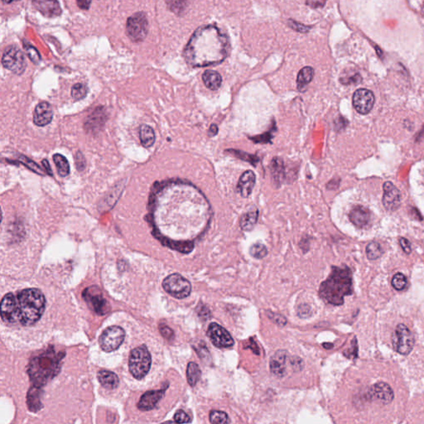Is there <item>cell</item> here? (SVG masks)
Segmentation results:
<instances>
[{
    "label": "cell",
    "mask_w": 424,
    "mask_h": 424,
    "mask_svg": "<svg viewBox=\"0 0 424 424\" xmlns=\"http://www.w3.org/2000/svg\"><path fill=\"white\" fill-rule=\"evenodd\" d=\"M368 397L383 404H389L394 400L395 394L387 383L378 382L371 387L368 393Z\"/></svg>",
    "instance_id": "cell-15"
},
{
    "label": "cell",
    "mask_w": 424,
    "mask_h": 424,
    "mask_svg": "<svg viewBox=\"0 0 424 424\" xmlns=\"http://www.w3.org/2000/svg\"><path fill=\"white\" fill-rule=\"evenodd\" d=\"M166 389L148 391L142 395L140 402L138 403V408L142 411L152 410L155 408L157 403L164 398Z\"/></svg>",
    "instance_id": "cell-21"
},
{
    "label": "cell",
    "mask_w": 424,
    "mask_h": 424,
    "mask_svg": "<svg viewBox=\"0 0 424 424\" xmlns=\"http://www.w3.org/2000/svg\"><path fill=\"white\" fill-rule=\"evenodd\" d=\"M84 300L88 304L90 308L98 315H105L110 310L107 300L103 297L102 292L96 286H92L85 289L83 293Z\"/></svg>",
    "instance_id": "cell-12"
},
{
    "label": "cell",
    "mask_w": 424,
    "mask_h": 424,
    "mask_svg": "<svg viewBox=\"0 0 424 424\" xmlns=\"http://www.w3.org/2000/svg\"><path fill=\"white\" fill-rule=\"evenodd\" d=\"M303 360H301L300 358H298V357H293V359L291 360V365H292V367L293 368V370L295 371H299L303 369Z\"/></svg>",
    "instance_id": "cell-48"
},
{
    "label": "cell",
    "mask_w": 424,
    "mask_h": 424,
    "mask_svg": "<svg viewBox=\"0 0 424 424\" xmlns=\"http://www.w3.org/2000/svg\"><path fill=\"white\" fill-rule=\"evenodd\" d=\"M256 177L253 171L249 170L244 172L239 178V183L237 184L236 191L242 196L246 198L252 192L255 185Z\"/></svg>",
    "instance_id": "cell-22"
},
{
    "label": "cell",
    "mask_w": 424,
    "mask_h": 424,
    "mask_svg": "<svg viewBox=\"0 0 424 424\" xmlns=\"http://www.w3.org/2000/svg\"><path fill=\"white\" fill-rule=\"evenodd\" d=\"M218 132V128L215 124H212V126L210 128L209 133H208V135L212 137V136H214V135H216Z\"/></svg>",
    "instance_id": "cell-53"
},
{
    "label": "cell",
    "mask_w": 424,
    "mask_h": 424,
    "mask_svg": "<svg viewBox=\"0 0 424 424\" xmlns=\"http://www.w3.org/2000/svg\"><path fill=\"white\" fill-rule=\"evenodd\" d=\"M210 422L214 424H226L231 423V420L225 412L220 410H212L210 413Z\"/></svg>",
    "instance_id": "cell-33"
},
{
    "label": "cell",
    "mask_w": 424,
    "mask_h": 424,
    "mask_svg": "<svg viewBox=\"0 0 424 424\" xmlns=\"http://www.w3.org/2000/svg\"><path fill=\"white\" fill-rule=\"evenodd\" d=\"M306 3L311 8H320V7L324 6L326 3V0H306Z\"/></svg>",
    "instance_id": "cell-50"
},
{
    "label": "cell",
    "mask_w": 424,
    "mask_h": 424,
    "mask_svg": "<svg viewBox=\"0 0 424 424\" xmlns=\"http://www.w3.org/2000/svg\"><path fill=\"white\" fill-rule=\"evenodd\" d=\"M40 387L34 386L32 387V389H30L28 395H27V404L30 410L32 412L40 409L41 408V399L40 392L41 390L39 389Z\"/></svg>",
    "instance_id": "cell-28"
},
{
    "label": "cell",
    "mask_w": 424,
    "mask_h": 424,
    "mask_svg": "<svg viewBox=\"0 0 424 424\" xmlns=\"http://www.w3.org/2000/svg\"><path fill=\"white\" fill-rule=\"evenodd\" d=\"M375 95L367 89H359L353 94V105L358 113L367 115L373 109Z\"/></svg>",
    "instance_id": "cell-14"
},
{
    "label": "cell",
    "mask_w": 424,
    "mask_h": 424,
    "mask_svg": "<svg viewBox=\"0 0 424 424\" xmlns=\"http://www.w3.org/2000/svg\"><path fill=\"white\" fill-rule=\"evenodd\" d=\"M310 313H311V308H310V306H307L306 304L302 305V306H300V307H299V309H298V315H299V317H308Z\"/></svg>",
    "instance_id": "cell-49"
},
{
    "label": "cell",
    "mask_w": 424,
    "mask_h": 424,
    "mask_svg": "<svg viewBox=\"0 0 424 424\" xmlns=\"http://www.w3.org/2000/svg\"><path fill=\"white\" fill-rule=\"evenodd\" d=\"M202 376V372L198 365L195 362H190L187 368V378L188 384L194 387L197 384Z\"/></svg>",
    "instance_id": "cell-30"
},
{
    "label": "cell",
    "mask_w": 424,
    "mask_h": 424,
    "mask_svg": "<svg viewBox=\"0 0 424 424\" xmlns=\"http://www.w3.org/2000/svg\"><path fill=\"white\" fill-rule=\"evenodd\" d=\"M391 283H392V286L395 289L397 290V291H402L405 288L408 281L403 274L398 273V274H395V276L393 277Z\"/></svg>",
    "instance_id": "cell-35"
},
{
    "label": "cell",
    "mask_w": 424,
    "mask_h": 424,
    "mask_svg": "<svg viewBox=\"0 0 424 424\" xmlns=\"http://www.w3.org/2000/svg\"><path fill=\"white\" fill-rule=\"evenodd\" d=\"M383 254L380 244L377 242H371L366 247V255L370 260H376L379 258Z\"/></svg>",
    "instance_id": "cell-32"
},
{
    "label": "cell",
    "mask_w": 424,
    "mask_h": 424,
    "mask_svg": "<svg viewBox=\"0 0 424 424\" xmlns=\"http://www.w3.org/2000/svg\"><path fill=\"white\" fill-rule=\"evenodd\" d=\"M148 32V22L143 13H137L129 17L127 21V35L133 42L143 40Z\"/></svg>",
    "instance_id": "cell-10"
},
{
    "label": "cell",
    "mask_w": 424,
    "mask_h": 424,
    "mask_svg": "<svg viewBox=\"0 0 424 424\" xmlns=\"http://www.w3.org/2000/svg\"><path fill=\"white\" fill-rule=\"evenodd\" d=\"M423 14H424V7H423Z\"/></svg>",
    "instance_id": "cell-57"
},
{
    "label": "cell",
    "mask_w": 424,
    "mask_h": 424,
    "mask_svg": "<svg viewBox=\"0 0 424 424\" xmlns=\"http://www.w3.org/2000/svg\"><path fill=\"white\" fill-rule=\"evenodd\" d=\"M250 253L254 258L260 259L264 258L266 255H268V250L264 244L257 243V244H253L252 246L250 247Z\"/></svg>",
    "instance_id": "cell-34"
},
{
    "label": "cell",
    "mask_w": 424,
    "mask_h": 424,
    "mask_svg": "<svg viewBox=\"0 0 424 424\" xmlns=\"http://www.w3.org/2000/svg\"><path fill=\"white\" fill-rule=\"evenodd\" d=\"M293 23V24H291V26L293 27V29L297 30V31H299V32H306L308 31V28L307 27H305V26H303V25L298 24L297 23H294V22H292Z\"/></svg>",
    "instance_id": "cell-52"
},
{
    "label": "cell",
    "mask_w": 424,
    "mask_h": 424,
    "mask_svg": "<svg viewBox=\"0 0 424 424\" xmlns=\"http://www.w3.org/2000/svg\"><path fill=\"white\" fill-rule=\"evenodd\" d=\"M361 81V77L359 74H355L352 77L347 79H341V81L344 85H350V84L359 83Z\"/></svg>",
    "instance_id": "cell-45"
},
{
    "label": "cell",
    "mask_w": 424,
    "mask_h": 424,
    "mask_svg": "<svg viewBox=\"0 0 424 424\" xmlns=\"http://www.w3.org/2000/svg\"><path fill=\"white\" fill-rule=\"evenodd\" d=\"M227 36L215 25L199 27L188 42L184 57L189 66L205 68L219 64L228 55Z\"/></svg>",
    "instance_id": "cell-2"
},
{
    "label": "cell",
    "mask_w": 424,
    "mask_h": 424,
    "mask_svg": "<svg viewBox=\"0 0 424 424\" xmlns=\"http://www.w3.org/2000/svg\"><path fill=\"white\" fill-rule=\"evenodd\" d=\"M46 299L38 288H26L17 293H7L1 302V317L8 324L34 325L43 316Z\"/></svg>",
    "instance_id": "cell-3"
},
{
    "label": "cell",
    "mask_w": 424,
    "mask_h": 424,
    "mask_svg": "<svg viewBox=\"0 0 424 424\" xmlns=\"http://www.w3.org/2000/svg\"><path fill=\"white\" fill-rule=\"evenodd\" d=\"M174 421L177 424H187L191 422V419L184 411L178 410L174 415Z\"/></svg>",
    "instance_id": "cell-41"
},
{
    "label": "cell",
    "mask_w": 424,
    "mask_h": 424,
    "mask_svg": "<svg viewBox=\"0 0 424 424\" xmlns=\"http://www.w3.org/2000/svg\"><path fill=\"white\" fill-rule=\"evenodd\" d=\"M24 49L27 54V57H29V59L32 61L33 63L38 64L41 61V56L38 50L32 47L30 44H25Z\"/></svg>",
    "instance_id": "cell-37"
},
{
    "label": "cell",
    "mask_w": 424,
    "mask_h": 424,
    "mask_svg": "<svg viewBox=\"0 0 424 424\" xmlns=\"http://www.w3.org/2000/svg\"><path fill=\"white\" fill-rule=\"evenodd\" d=\"M259 218L258 211L248 212L240 219V227L244 231H250L254 229Z\"/></svg>",
    "instance_id": "cell-29"
},
{
    "label": "cell",
    "mask_w": 424,
    "mask_h": 424,
    "mask_svg": "<svg viewBox=\"0 0 424 424\" xmlns=\"http://www.w3.org/2000/svg\"><path fill=\"white\" fill-rule=\"evenodd\" d=\"M392 345L395 352L407 355L414 348V339L410 330L404 324H399L392 335Z\"/></svg>",
    "instance_id": "cell-8"
},
{
    "label": "cell",
    "mask_w": 424,
    "mask_h": 424,
    "mask_svg": "<svg viewBox=\"0 0 424 424\" xmlns=\"http://www.w3.org/2000/svg\"><path fill=\"white\" fill-rule=\"evenodd\" d=\"M200 348L198 349H196L197 351V353H198L199 355L201 357V359H210V352L208 350H207V347H206V345L203 343V345H200L199 346Z\"/></svg>",
    "instance_id": "cell-44"
},
{
    "label": "cell",
    "mask_w": 424,
    "mask_h": 424,
    "mask_svg": "<svg viewBox=\"0 0 424 424\" xmlns=\"http://www.w3.org/2000/svg\"><path fill=\"white\" fill-rule=\"evenodd\" d=\"M3 1L5 3H10L12 2H14V1H19V0H3Z\"/></svg>",
    "instance_id": "cell-56"
},
{
    "label": "cell",
    "mask_w": 424,
    "mask_h": 424,
    "mask_svg": "<svg viewBox=\"0 0 424 424\" xmlns=\"http://www.w3.org/2000/svg\"><path fill=\"white\" fill-rule=\"evenodd\" d=\"M150 353L146 346L136 347L132 351L129 355V368L132 376L137 379H142L147 376L150 370Z\"/></svg>",
    "instance_id": "cell-6"
},
{
    "label": "cell",
    "mask_w": 424,
    "mask_h": 424,
    "mask_svg": "<svg viewBox=\"0 0 424 424\" xmlns=\"http://www.w3.org/2000/svg\"><path fill=\"white\" fill-rule=\"evenodd\" d=\"M207 336L212 344L218 348H229L233 347L235 341L231 334L215 322L211 323L207 330Z\"/></svg>",
    "instance_id": "cell-13"
},
{
    "label": "cell",
    "mask_w": 424,
    "mask_h": 424,
    "mask_svg": "<svg viewBox=\"0 0 424 424\" xmlns=\"http://www.w3.org/2000/svg\"><path fill=\"white\" fill-rule=\"evenodd\" d=\"M323 347H325L326 349H331L333 347V345L331 343H324Z\"/></svg>",
    "instance_id": "cell-55"
},
{
    "label": "cell",
    "mask_w": 424,
    "mask_h": 424,
    "mask_svg": "<svg viewBox=\"0 0 424 424\" xmlns=\"http://www.w3.org/2000/svg\"><path fill=\"white\" fill-rule=\"evenodd\" d=\"M314 76V70L311 67H306L299 71L297 79L298 89L300 92H303L306 88Z\"/></svg>",
    "instance_id": "cell-27"
},
{
    "label": "cell",
    "mask_w": 424,
    "mask_h": 424,
    "mask_svg": "<svg viewBox=\"0 0 424 424\" xmlns=\"http://www.w3.org/2000/svg\"><path fill=\"white\" fill-rule=\"evenodd\" d=\"M353 293L352 274L351 269L333 266L331 273L328 279L321 283L319 296L327 304L341 306L344 298Z\"/></svg>",
    "instance_id": "cell-4"
},
{
    "label": "cell",
    "mask_w": 424,
    "mask_h": 424,
    "mask_svg": "<svg viewBox=\"0 0 424 424\" xmlns=\"http://www.w3.org/2000/svg\"><path fill=\"white\" fill-rule=\"evenodd\" d=\"M202 80L207 88L212 91H216L220 88L222 83V77L220 73L212 70H207L202 75Z\"/></svg>",
    "instance_id": "cell-25"
},
{
    "label": "cell",
    "mask_w": 424,
    "mask_h": 424,
    "mask_svg": "<svg viewBox=\"0 0 424 424\" xmlns=\"http://www.w3.org/2000/svg\"><path fill=\"white\" fill-rule=\"evenodd\" d=\"M2 64L4 68L17 75H21L24 72L27 67L24 55L19 47L15 46L8 47L6 49L2 58Z\"/></svg>",
    "instance_id": "cell-11"
},
{
    "label": "cell",
    "mask_w": 424,
    "mask_h": 424,
    "mask_svg": "<svg viewBox=\"0 0 424 424\" xmlns=\"http://www.w3.org/2000/svg\"><path fill=\"white\" fill-rule=\"evenodd\" d=\"M287 357V352L283 351V350L278 351L271 357V360L269 363L270 371L274 376H276L278 378H283L286 375Z\"/></svg>",
    "instance_id": "cell-20"
},
{
    "label": "cell",
    "mask_w": 424,
    "mask_h": 424,
    "mask_svg": "<svg viewBox=\"0 0 424 424\" xmlns=\"http://www.w3.org/2000/svg\"><path fill=\"white\" fill-rule=\"evenodd\" d=\"M125 331L118 326L106 328L99 339V346L105 352H111L118 349L124 342Z\"/></svg>",
    "instance_id": "cell-9"
},
{
    "label": "cell",
    "mask_w": 424,
    "mask_h": 424,
    "mask_svg": "<svg viewBox=\"0 0 424 424\" xmlns=\"http://www.w3.org/2000/svg\"><path fill=\"white\" fill-rule=\"evenodd\" d=\"M75 165H76L78 171H81V172L83 171L86 167V159L81 152H77V153L75 154Z\"/></svg>",
    "instance_id": "cell-42"
},
{
    "label": "cell",
    "mask_w": 424,
    "mask_h": 424,
    "mask_svg": "<svg viewBox=\"0 0 424 424\" xmlns=\"http://www.w3.org/2000/svg\"><path fill=\"white\" fill-rule=\"evenodd\" d=\"M400 243L403 251H404L407 255H409L411 251H412L410 242L408 241V239H405V238H400Z\"/></svg>",
    "instance_id": "cell-47"
},
{
    "label": "cell",
    "mask_w": 424,
    "mask_h": 424,
    "mask_svg": "<svg viewBox=\"0 0 424 424\" xmlns=\"http://www.w3.org/2000/svg\"><path fill=\"white\" fill-rule=\"evenodd\" d=\"M151 217L154 228L163 224L192 228L199 235L207 231L212 207L193 184L173 180L160 184L151 196Z\"/></svg>",
    "instance_id": "cell-1"
},
{
    "label": "cell",
    "mask_w": 424,
    "mask_h": 424,
    "mask_svg": "<svg viewBox=\"0 0 424 424\" xmlns=\"http://www.w3.org/2000/svg\"><path fill=\"white\" fill-rule=\"evenodd\" d=\"M86 94H87V88L84 84H75L71 89V96L77 100L85 98Z\"/></svg>",
    "instance_id": "cell-36"
},
{
    "label": "cell",
    "mask_w": 424,
    "mask_h": 424,
    "mask_svg": "<svg viewBox=\"0 0 424 424\" xmlns=\"http://www.w3.org/2000/svg\"><path fill=\"white\" fill-rule=\"evenodd\" d=\"M97 377H98L99 383L106 389H116L118 387V383H119L117 375L114 372H111V371H99L97 374Z\"/></svg>",
    "instance_id": "cell-24"
},
{
    "label": "cell",
    "mask_w": 424,
    "mask_h": 424,
    "mask_svg": "<svg viewBox=\"0 0 424 424\" xmlns=\"http://www.w3.org/2000/svg\"><path fill=\"white\" fill-rule=\"evenodd\" d=\"M163 287L166 293L177 299L188 298L191 292V283L178 274L166 277L163 282Z\"/></svg>",
    "instance_id": "cell-7"
},
{
    "label": "cell",
    "mask_w": 424,
    "mask_h": 424,
    "mask_svg": "<svg viewBox=\"0 0 424 424\" xmlns=\"http://www.w3.org/2000/svg\"><path fill=\"white\" fill-rule=\"evenodd\" d=\"M383 204L388 211H396L401 204L400 191L392 183L386 182L384 184Z\"/></svg>",
    "instance_id": "cell-16"
},
{
    "label": "cell",
    "mask_w": 424,
    "mask_h": 424,
    "mask_svg": "<svg viewBox=\"0 0 424 424\" xmlns=\"http://www.w3.org/2000/svg\"><path fill=\"white\" fill-rule=\"evenodd\" d=\"M140 137L141 143L145 148H150L155 142V133L153 128L147 124H142L140 126Z\"/></svg>",
    "instance_id": "cell-26"
},
{
    "label": "cell",
    "mask_w": 424,
    "mask_h": 424,
    "mask_svg": "<svg viewBox=\"0 0 424 424\" xmlns=\"http://www.w3.org/2000/svg\"><path fill=\"white\" fill-rule=\"evenodd\" d=\"M283 172V161L279 159H274L273 160V167H272V173L274 175V177H275L276 180H280L281 179V175Z\"/></svg>",
    "instance_id": "cell-38"
},
{
    "label": "cell",
    "mask_w": 424,
    "mask_h": 424,
    "mask_svg": "<svg viewBox=\"0 0 424 424\" xmlns=\"http://www.w3.org/2000/svg\"><path fill=\"white\" fill-rule=\"evenodd\" d=\"M19 160L22 162V164H25L27 167H29L30 169L34 171V172H38L39 174L40 173L41 174H43V172H42L40 167L34 162L31 161L29 159L25 158V157H23V156L19 157Z\"/></svg>",
    "instance_id": "cell-40"
},
{
    "label": "cell",
    "mask_w": 424,
    "mask_h": 424,
    "mask_svg": "<svg viewBox=\"0 0 424 424\" xmlns=\"http://www.w3.org/2000/svg\"><path fill=\"white\" fill-rule=\"evenodd\" d=\"M106 112L104 109L97 108L85 122V129L88 133L96 134L101 129L106 121Z\"/></svg>",
    "instance_id": "cell-19"
},
{
    "label": "cell",
    "mask_w": 424,
    "mask_h": 424,
    "mask_svg": "<svg viewBox=\"0 0 424 424\" xmlns=\"http://www.w3.org/2000/svg\"><path fill=\"white\" fill-rule=\"evenodd\" d=\"M267 315L273 322H275L276 324L281 327L286 325L287 320L282 315L278 314V313H274L270 311H267Z\"/></svg>",
    "instance_id": "cell-39"
},
{
    "label": "cell",
    "mask_w": 424,
    "mask_h": 424,
    "mask_svg": "<svg viewBox=\"0 0 424 424\" xmlns=\"http://www.w3.org/2000/svg\"><path fill=\"white\" fill-rule=\"evenodd\" d=\"M43 165L45 166V167L47 168V172H48L49 174L52 175L51 173V167H50V165H49L48 161H47V160H43Z\"/></svg>",
    "instance_id": "cell-54"
},
{
    "label": "cell",
    "mask_w": 424,
    "mask_h": 424,
    "mask_svg": "<svg viewBox=\"0 0 424 424\" xmlns=\"http://www.w3.org/2000/svg\"><path fill=\"white\" fill-rule=\"evenodd\" d=\"M34 8L47 18H56L62 14V8L57 0H32Z\"/></svg>",
    "instance_id": "cell-17"
},
{
    "label": "cell",
    "mask_w": 424,
    "mask_h": 424,
    "mask_svg": "<svg viewBox=\"0 0 424 424\" xmlns=\"http://www.w3.org/2000/svg\"><path fill=\"white\" fill-rule=\"evenodd\" d=\"M61 359L62 358L59 355H56L54 352H46L32 360L28 373L35 386L40 387V385L46 384L57 375Z\"/></svg>",
    "instance_id": "cell-5"
},
{
    "label": "cell",
    "mask_w": 424,
    "mask_h": 424,
    "mask_svg": "<svg viewBox=\"0 0 424 424\" xmlns=\"http://www.w3.org/2000/svg\"><path fill=\"white\" fill-rule=\"evenodd\" d=\"M53 161L55 165L57 166V172L61 177H67L70 173V165L68 163V159L64 156L59 153H56L53 155Z\"/></svg>",
    "instance_id": "cell-31"
},
{
    "label": "cell",
    "mask_w": 424,
    "mask_h": 424,
    "mask_svg": "<svg viewBox=\"0 0 424 424\" xmlns=\"http://www.w3.org/2000/svg\"><path fill=\"white\" fill-rule=\"evenodd\" d=\"M76 3H77L78 6H79V8L84 9V10H86V9H88L89 7L91 5L92 0H76Z\"/></svg>",
    "instance_id": "cell-51"
},
{
    "label": "cell",
    "mask_w": 424,
    "mask_h": 424,
    "mask_svg": "<svg viewBox=\"0 0 424 424\" xmlns=\"http://www.w3.org/2000/svg\"><path fill=\"white\" fill-rule=\"evenodd\" d=\"M53 118V110L47 102L39 103L33 112V123L38 126H46Z\"/></svg>",
    "instance_id": "cell-18"
},
{
    "label": "cell",
    "mask_w": 424,
    "mask_h": 424,
    "mask_svg": "<svg viewBox=\"0 0 424 424\" xmlns=\"http://www.w3.org/2000/svg\"><path fill=\"white\" fill-rule=\"evenodd\" d=\"M197 312H198L200 317H202V319L207 320L211 316V311L204 305L199 306L198 309H197Z\"/></svg>",
    "instance_id": "cell-46"
},
{
    "label": "cell",
    "mask_w": 424,
    "mask_h": 424,
    "mask_svg": "<svg viewBox=\"0 0 424 424\" xmlns=\"http://www.w3.org/2000/svg\"><path fill=\"white\" fill-rule=\"evenodd\" d=\"M159 330H160V332H161L162 335L165 337L166 339H172L173 338V336H174V332H173V330L171 329V328H168L167 326H163L161 325L159 327Z\"/></svg>",
    "instance_id": "cell-43"
},
{
    "label": "cell",
    "mask_w": 424,
    "mask_h": 424,
    "mask_svg": "<svg viewBox=\"0 0 424 424\" xmlns=\"http://www.w3.org/2000/svg\"><path fill=\"white\" fill-rule=\"evenodd\" d=\"M350 220L359 228H364L371 220V212L364 207H354L349 214Z\"/></svg>",
    "instance_id": "cell-23"
}]
</instances>
